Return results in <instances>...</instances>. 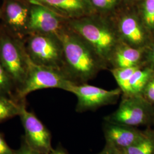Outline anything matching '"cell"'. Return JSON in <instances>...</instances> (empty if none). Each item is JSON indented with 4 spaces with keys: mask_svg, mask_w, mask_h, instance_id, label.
<instances>
[{
    "mask_svg": "<svg viewBox=\"0 0 154 154\" xmlns=\"http://www.w3.org/2000/svg\"><path fill=\"white\" fill-rule=\"evenodd\" d=\"M0 154H14V149H11L6 143L4 135L0 132Z\"/></svg>",
    "mask_w": 154,
    "mask_h": 154,
    "instance_id": "d4e9b609",
    "label": "cell"
},
{
    "mask_svg": "<svg viewBox=\"0 0 154 154\" xmlns=\"http://www.w3.org/2000/svg\"><path fill=\"white\" fill-rule=\"evenodd\" d=\"M144 66H148L154 71V38L145 50Z\"/></svg>",
    "mask_w": 154,
    "mask_h": 154,
    "instance_id": "603a6c76",
    "label": "cell"
},
{
    "mask_svg": "<svg viewBox=\"0 0 154 154\" xmlns=\"http://www.w3.org/2000/svg\"></svg>",
    "mask_w": 154,
    "mask_h": 154,
    "instance_id": "1f68e13d",
    "label": "cell"
},
{
    "mask_svg": "<svg viewBox=\"0 0 154 154\" xmlns=\"http://www.w3.org/2000/svg\"><path fill=\"white\" fill-rule=\"evenodd\" d=\"M121 42L135 48L146 49L154 39L143 25L135 5L122 4L107 15Z\"/></svg>",
    "mask_w": 154,
    "mask_h": 154,
    "instance_id": "3957f363",
    "label": "cell"
},
{
    "mask_svg": "<svg viewBox=\"0 0 154 154\" xmlns=\"http://www.w3.org/2000/svg\"><path fill=\"white\" fill-rule=\"evenodd\" d=\"M111 147V146H110ZM113 151V154H125V152L121 150V149H116V148H113L112 147H111Z\"/></svg>",
    "mask_w": 154,
    "mask_h": 154,
    "instance_id": "f1b7e54d",
    "label": "cell"
},
{
    "mask_svg": "<svg viewBox=\"0 0 154 154\" xmlns=\"http://www.w3.org/2000/svg\"><path fill=\"white\" fill-rule=\"evenodd\" d=\"M146 49L135 48L121 42L111 56L109 66L110 69L144 66Z\"/></svg>",
    "mask_w": 154,
    "mask_h": 154,
    "instance_id": "5bb4252c",
    "label": "cell"
},
{
    "mask_svg": "<svg viewBox=\"0 0 154 154\" xmlns=\"http://www.w3.org/2000/svg\"><path fill=\"white\" fill-rule=\"evenodd\" d=\"M14 154H41L32 149L25 140L23 136L21 138V144L19 148L14 149Z\"/></svg>",
    "mask_w": 154,
    "mask_h": 154,
    "instance_id": "cb8c5ba5",
    "label": "cell"
},
{
    "mask_svg": "<svg viewBox=\"0 0 154 154\" xmlns=\"http://www.w3.org/2000/svg\"><path fill=\"white\" fill-rule=\"evenodd\" d=\"M49 154H69L68 151L65 149L61 143L58 144L55 148H53Z\"/></svg>",
    "mask_w": 154,
    "mask_h": 154,
    "instance_id": "484cf974",
    "label": "cell"
},
{
    "mask_svg": "<svg viewBox=\"0 0 154 154\" xmlns=\"http://www.w3.org/2000/svg\"><path fill=\"white\" fill-rule=\"evenodd\" d=\"M74 84L75 83L72 82L63 71L36 65L29 58L26 77L17 90L15 97L17 101L20 102L25 100L30 93L45 88H60L69 91Z\"/></svg>",
    "mask_w": 154,
    "mask_h": 154,
    "instance_id": "8992f818",
    "label": "cell"
},
{
    "mask_svg": "<svg viewBox=\"0 0 154 154\" xmlns=\"http://www.w3.org/2000/svg\"><path fill=\"white\" fill-rule=\"evenodd\" d=\"M30 6L19 0H6L1 17L4 29L18 38L24 39L29 35Z\"/></svg>",
    "mask_w": 154,
    "mask_h": 154,
    "instance_id": "30bf717a",
    "label": "cell"
},
{
    "mask_svg": "<svg viewBox=\"0 0 154 154\" xmlns=\"http://www.w3.org/2000/svg\"><path fill=\"white\" fill-rule=\"evenodd\" d=\"M135 6L143 25L154 38V0H140Z\"/></svg>",
    "mask_w": 154,
    "mask_h": 154,
    "instance_id": "e0dca14e",
    "label": "cell"
},
{
    "mask_svg": "<svg viewBox=\"0 0 154 154\" xmlns=\"http://www.w3.org/2000/svg\"><path fill=\"white\" fill-rule=\"evenodd\" d=\"M103 131L106 144L119 149H125L143 138L144 130L137 127L127 126L104 121Z\"/></svg>",
    "mask_w": 154,
    "mask_h": 154,
    "instance_id": "4fadbf2b",
    "label": "cell"
},
{
    "mask_svg": "<svg viewBox=\"0 0 154 154\" xmlns=\"http://www.w3.org/2000/svg\"><path fill=\"white\" fill-rule=\"evenodd\" d=\"M139 67H140L110 69V72L115 78L119 88L121 90L122 95H129L130 80L134 72Z\"/></svg>",
    "mask_w": 154,
    "mask_h": 154,
    "instance_id": "ac0fdd59",
    "label": "cell"
},
{
    "mask_svg": "<svg viewBox=\"0 0 154 154\" xmlns=\"http://www.w3.org/2000/svg\"><path fill=\"white\" fill-rule=\"evenodd\" d=\"M96 13L108 15L122 4V0H89Z\"/></svg>",
    "mask_w": 154,
    "mask_h": 154,
    "instance_id": "44dd1931",
    "label": "cell"
},
{
    "mask_svg": "<svg viewBox=\"0 0 154 154\" xmlns=\"http://www.w3.org/2000/svg\"><path fill=\"white\" fill-rule=\"evenodd\" d=\"M122 4L130 5H136L140 0H122Z\"/></svg>",
    "mask_w": 154,
    "mask_h": 154,
    "instance_id": "83f0119b",
    "label": "cell"
},
{
    "mask_svg": "<svg viewBox=\"0 0 154 154\" xmlns=\"http://www.w3.org/2000/svg\"></svg>",
    "mask_w": 154,
    "mask_h": 154,
    "instance_id": "4dcf8cb0",
    "label": "cell"
},
{
    "mask_svg": "<svg viewBox=\"0 0 154 154\" xmlns=\"http://www.w3.org/2000/svg\"><path fill=\"white\" fill-rule=\"evenodd\" d=\"M154 76V71L148 66L138 68L134 72L130 80L128 96L141 95L149 81Z\"/></svg>",
    "mask_w": 154,
    "mask_h": 154,
    "instance_id": "9a60e30c",
    "label": "cell"
},
{
    "mask_svg": "<svg viewBox=\"0 0 154 154\" xmlns=\"http://www.w3.org/2000/svg\"><path fill=\"white\" fill-rule=\"evenodd\" d=\"M0 62L11 77L16 92L26 77L29 58L23 41L4 28L0 29Z\"/></svg>",
    "mask_w": 154,
    "mask_h": 154,
    "instance_id": "5b68a950",
    "label": "cell"
},
{
    "mask_svg": "<svg viewBox=\"0 0 154 154\" xmlns=\"http://www.w3.org/2000/svg\"><path fill=\"white\" fill-rule=\"evenodd\" d=\"M30 4L44 6L66 20L96 13L89 0H26Z\"/></svg>",
    "mask_w": 154,
    "mask_h": 154,
    "instance_id": "7c38bea8",
    "label": "cell"
},
{
    "mask_svg": "<svg viewBox=\"0 0 154 154\" xmlns=\"http://www.w3.org/2000/svg\"><path fill=\"white\" fill-rule=\"evenodd\" d=\"M67 21L44 6L30 4L29 34L47 33L58 35L67 27Z\"/></svg>",
    "mask_w": 154,
    "mask_h": 154,
    "instance_id": "8fae6325",
    "label": "cell"
},
{
    "mask_svg": "<svg viewBox=\"0 0 154 154\" xmlns=\"http://www.w3.org/2000/svg\"><path fill=\"white\" fill-rule=\"evenodd\" d=\"M23 42L28 57L34 63L63 71V48L59 35L33 33Z\"/></svg>",
    "mask_w": 154,
    "mask_h": 154,
    "instance_id": "277c9868",
    "label": "cell"
},
{
    "mask_svg": "<svg viewBox=\"0 0 154 154\" xmlns=\"http://www.w3.org/2000/svg\"><path fill=\"white\" fill-rule=\"evenodd\" d=\"M105 122L137 127L154 126V107L141 95L126 96L122 95L118 109L106 116Z\"/></svg>",
    "mask_w": 154,
    "mask_h": 154,
    "instance_id": "52a82bcc",
    "label": "cell"
},
{
    "mask_svg": "<svg viewBox=\"0 0 154 154\" xmlns=\"http://www.w3.org/2000/svg\"><path fill=\"white\" fill-rule=\"evenodd\" d=\"M0 94L16 99V88L11 77L0 62Z\"/></svg>",
    "mask_w": 154,
    "mask_h": 154,
    "instance_id": "ffe728a7",
    "label": "cell"
},
{
    "mask_svg": "<svg viewBox=\"0 0 154 154\" xmlns=\"http://www.w3.org/2000/svg\"><path fill=\"white\" fill-rule=\"evenodd\" d=\"M63 48V72L74 83H87L109 66L88 43L66 27L60 33Z\"/></svg>",
    "mask_w": 154,
    "mask_h": 154,
    "instance_id": "6da1fadb",
    "label": "cell"
},
{
    "mask_svg": "<svg viewBox=\"0 0 154 154\" xmlns=\"http://www.w3.org/2000/svg\"><path fill=\"white\" fill-rule=\"evenodd\" d=\"M19 116L25 131L23 137L28 145L41 154H49L53 147L51 134L38 117L26 109L25 100L20 101Z\"/></svg>",
    "mask_w": 154,
    "mask_h": 154,
    "instance_id": "9c48e42d",
    "label": "cell"
},
{
    "mask_svg": "<svg viewBox=\"0 0 154 154\" xmlns=\"http://www.w3.org/2000/svg\"><path fill=\"white\" fill-rule=\"evenodd\" d=\"M67 26L85 40L109 67L110 58L121 42L109 17L94 13L67 20Z\"/></svg>",
    "mask_w": 154,
    "mask_h": 154,
    "instance_id": "7a4b0ae2",
    "label": "cell"
},
{
    "mask_svg": "<svg viewBox=\"0 0 154 154\" xmlns=\"http://www.w3.org/2000/svg\"><path fill=\"white\" fill-rule=\"evenodd\" d=\"M0 17H1V11H0Z\"/></svg>",
    "mask_w": 154,
    "mask_h": 154,
    "instance_id": "f546056e",
    "label": "cell"
},
{
    "mask_svg": "<svg viewBox=\"0 0 154 154\" xmlns=\"http://www.w3.org/2000/svg\"><path fill=\"white\" fill-rule=\"evenodd\" d=\"M21 102L0 94V123L19 116Z\"/></svg>",
    "mask_w": 154,
    "mask_h": 154,
    "instance_id": "d6986e66",
    "label": "cell"
},
{
    "mask_svg": "<svg viewBox=\"0 0 154 154\" xmlns=\"http://www.w3.org/2000/svg\"><path fill=\"white\" fill-rule=\"evenodd\" d=\"M125 154H154V128L148 127L143 138L130 147L121 149Z\"/></svg>",
    "mask_w": 154,
    "mask_h": 154,
    "instance_id": "2e32d148",
    "label": "cell"
},
{
    "mask_svg": "<svg viewBox=\"0 0 154 154\" xmlns=\"http://www.w3.org/2000/svg\"><path fill=\"white\" fill-rule=\"evenodd\" d=\"M142 97L151 105L154 106V76L144 88Z\"/></svg>",
    "mask_w": 154,
    "mask_h": 154,
    "instance_id": "7402d4cb",
    "label": "cell"
},
{
    "mask_svg": "<svg viewBox=\"0 0 154 154\" xmlns=\"http://www.w3.org/2000/svg\"><path fill=\"white\" fill-rule=\"evenodd\" d=\"M68 92L77 97L75 111L78 113L94 111L103 106L114 105L122 94L119 88L108 90L87 83L74 84Z\"/></svg>",
    "mask_w": 154,
    "mask_h": 154,
    "instance_id": "ba28073f",
    "label": "cell"
},
{
    "mask_svg": "<svg viewBox=\"0 0 154 154\" xmlns=\"http://www.w3.org/2000/svg\"><path fill=\"white\" fill-rule=\"evenodd\" d=\"M96 154H114L112 149L109 145L105 144V147L103 149L99 152V153Z\"/></svg>",
    "mask_w": 154,
    "mask_h": 154,
    "instance_id": "4316f807",
    "label": "cell"
}]
</instances>
